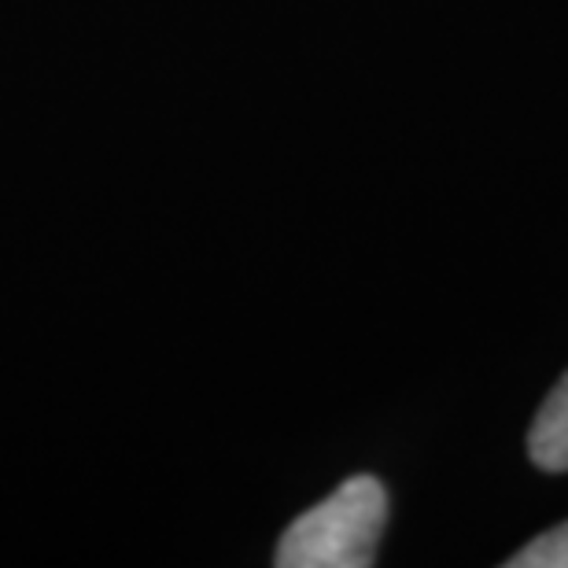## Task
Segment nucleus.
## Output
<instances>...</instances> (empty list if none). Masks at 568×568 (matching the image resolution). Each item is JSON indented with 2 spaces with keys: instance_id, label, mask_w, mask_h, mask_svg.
Listing matches in <instances>:
<instances>
[{
  "instance_id": "2",
  "label": "nucleus",
  "mask_w": 568,
  "mask_h": 568,
  "mask_svg": "<svg viewBox=\"0 0 568 568\" xmlns=\"http://www.w3.org/2000/svg\"><path fill=\"white\" fill-rule=\"evenodd\" d=\"M528 454L539 469L568 473V373L554 384L528 432Z\"/></svg>"
},
{
  "instance_id": "1",
  "label": "nucleus",
  "mask_w": 568,
  "mask_h": 568,
  "mask_svg": "<svg viewBox=\"0 0 568 568\" xmlns=\"http://www.w3.org/2000/svg\"><path fill=\"white\" fill-rule=\"evenodd\" d=\"M388 520V491L377 476H351L295 517L277 542L281 568H366Z\"/></svg>"
},
{
  "instance_id": "3",
  "label": "nucleus",
  "mask_w": 568,
  "mask_h": 568,
  "mask_svg": "<svg viewBox=\"0 0 568 568\" xmlns=\"http://www.w3.org/2000/svg\"><path fill=\"white\" fill-rule=\"evenodd\" d=\"M509 568H568V520L565 525H554L550 531H542L520 547L514 558L506 561Z\"/></svg>"
}]
</instances>
